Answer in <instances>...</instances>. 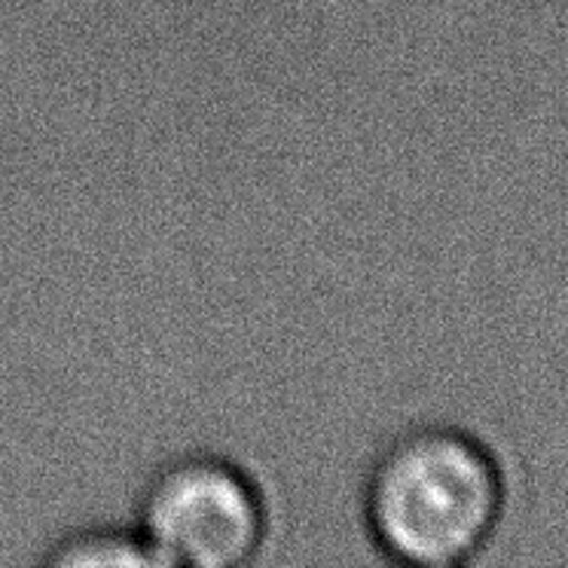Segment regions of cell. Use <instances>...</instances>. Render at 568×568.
Returning <instances> with one entry per match:
<instances>
[{
  "mask_svg": "<svg viewBox=\"0 0 568 568\" xmlns=\"http://www.w3.org/2000/svg\"><path fill=\"white\" fill-rule=\"evenodd\" d=\"M507 477L489 444L458 425L397 434L364 486V523L397 566H465L493 544Z\"/></svg>",
  "mask_w": 568,
  "mask_h": 568,
  "instance_id": "cell-1",
  "label": "cell"
},
{
  "mask_svg": "<svg viewBox=\"0 0 568 568\" xmlns=\"http://www.w3.org/2000/svg\"><path fill=\"white\" fill-rule=\"evenodd\" d=\"M138 531L165 566L239 568L266 541V505L251 474L221 456H184L141 495Z\"/></svg>",
  "mask_w": 568,
  "mask_h": 568,
  "instance_id": "cell-2",
  "label": "cell"
},
{
  "mask_svg": "<svg viewBox=\"0 0 568 568\" xmlns=\"http://www.w3.org/2000/svg\"><path fill=\"white\" fill-rule=\"evenodd\" d=\"M50 566L89 568V566H156L162 568L160 556L150 550L144 535L138 529H87L64 538L47 556Z\"/></svg>",
  "mask_w": 568,
  "mask_h": 568,
  "instance_id": "cell-3",
  "label": "cell"
}]
</instances>
